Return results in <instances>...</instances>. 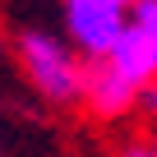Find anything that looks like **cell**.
I'll return each mask as SVG.
<instances>
[{"label": "cell", "mask_w": 157, "mask_h": 157, "mask_svg": "<svg viewBox=\"0 0 157 157\" xmlns=\"http://www.w3.org/2000/svg\"><path fill=\"white\" fill-rule=\"evenodd\" d=\"M69 37H56L46 28H23L19 33V65L28 74V83L56 102V106H69V102H83V60Z\"/></svg>", "instance_id": "cell-1"}, {"label": "cell", "mask_w": 157, "mask_h": 157, "mask_svg": "<svg viewBox=\"0 0 157 157\" xmlns=\"http://www.w3.org/2000/svg\"><path fill=\"white\" fill-rule=\"evenodd\" d=\"M125 28L129 10L120 0H65V37L83 56H106Z\"/></svg>", "instance_id": "cell-2"}, {"label": "cell", "mask_w": 157, "mask_h": 157, "mask_svg": "<svg viewBox=\"0 0 157 157\" xmlns=\"http://www.w3.org/2000/svg\"><path fill=\"white\" fill-rule=\"evenodd\" d=\"M83 106L97 120H120L139 106V83L111 56H88V65H83Z\"/></svg>", "instance_id": "cell-3"}, {"label": "cell", "mask_w": 157, "mask_h": 157, "mask_svg": "<svg viewBox=\"0 0 157 157\" xmlns=\"http://www.w3.org/2000/svg\"><path fill=\"white\" fill-rule=\"evenodd\" d=\"M106 56H111V60H116V65L134 78L139 88L148 83V78H157V42H152L143 28H134V23L116 37V46H111Z\"/></svg>", "instance_id": "cell-4"}, {"label": "cell", "mask_w": 157, "mask_h": 157, "mask_svg": "<svg viewBox=\"0 0 157 157\" xmlns=\"http://www.w3.org/2000/svg\"><path fill=\"white\" fill-rule=\"evenodd\" d=\"M129 23H134V28H143V33L157 42V0H139V5L129 10Z\"/></svg>", "instance_id": "cell-5"}, {"label": "cell", "mask_w": 157, "mask_h": 157, "mask_svg": "<svg viewBox=\"0 0 157 157\" xmlns=\"http://www.w3.org/2000/svg\"><path fill=\"white\" fill-rule=\"evenodd\" d=\"M139 106H143V111L157 120V78H148V83L139 88Z\"/></svg>", "instance_id": "cell-6"}, {"label": "cell", "mask_w": 157, "mask_h": 157, "mask_svg": "<svg viewBox=\"0 0 157 157\" xmlns=\"http://www.w3.org/2000/svg\"><path fill=\"white\" fill-rule=\"evenodd\" d=\"M120 157H157V148H143V143H129Z\"/></svg>", "instance_id": "cell-7"}, {"label": "cell", "mask_w": 157, "mask_h": 157, "mask_svg": "<svg viewBox=\"0 0 157 157\" xmlns=\"http://www.w3.org/2000/svg\"><path fill=\"white\" fill-rule=\"evenodd\" d=\"M120 5H125V10H134V5H139V0H120Z\"/></svg>", "instance_id": "cell-8"}]
</instances>
